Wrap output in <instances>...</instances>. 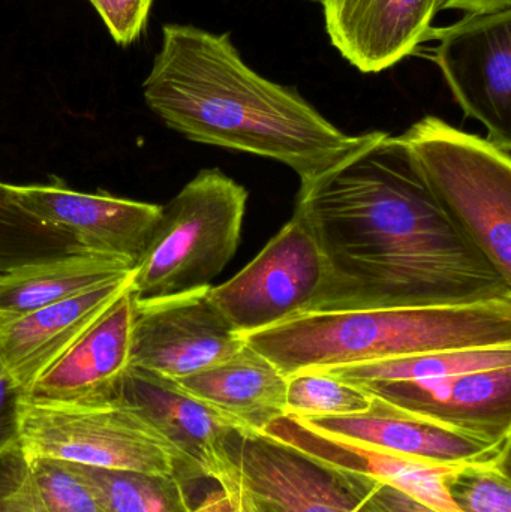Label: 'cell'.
<instances>
[{
    "mask_svg": "<svg viewBox=\"0 0 511 512\" xmlns=\"http://www.w3.org/2000/svg\"><path fill=\"white\" fill-rule=\"evenodd\" d=\"M18 450L26 462L53 459L87 468L197 481L182 451L143 409L122 396L105 402H45L21 396Z\"/></svg>",
    "mask_w": 511,
    "mask_h": 512,
    "instance_id": "cell-5",
    "label": "cell"
},
{
    "mask_svg": "<svg viewBox=\"0 0 511 512\" xmlns=\"http://www.w3.org/2000/svg\"><path fill=\"white\" fill-rule=\"evenodd\" d=\"M398 137L447 218L511 283V152L435 116Z\"/></svg>",
    "mask_w": 511,
    "mask_h": 512,
    "instance_id": "cell-4",
    "label": "cell"
},
{
    "mask_svg": "<svg viewBox=\"0 0 511 512\" xmlns=\"http://www.w3.org/2000/svg\"><path fill=\"white\" fill-rule=\"evenodd\" d=\"M104 21L111 38L119 45L140 38L155 0H89Z\"/></svg>",
    "mask_w": 511,
    "mask_h": 512,
    "instance_id": "cell-27",
    "label": "cell"
},
{
    "mask_svg": "<svg viewBox=\"0 0 511 512\" xmlns=\"http://www.w3.org/2000/svg\"><path fill=\"white\" fill-rule=\"evenodd\" d=\"M248 191L218 168L201 170L161 206L146 251L135 264V300H155L212 286L236 255Z\"/></svg>",
    "mask_w": 511,
    "mask_h": 512,
    "instance_id": "cell-6",
    "label": "cell"
},
{
    "mask_svg": "<svg viewBox=\"0 0 511 512\" xmlns=\"http://www.w3.org/2000/svg\"><path fill=\"white\" fill-rule=\"evenodd\" d=\"M0 512H8L5 510V507H3L2 501H0Z\"/></svg>",
    "mask_w": 511,
    "mask_h": 512,
    "instance_id": "cell-35",
    "label": "cell"
},
{
    "mask_svg": "<svg viewBox=\"0 0 511 512\" xmlns=\"http://www.w3.org/2000/svg\"><path fill=\"white\" fill-rule=\"evenodd\" d=\"M306 2L321 3L323 0H306Z\"/></svg>",
    "mask_w": 511,
    "mask_h": 512,
    "instance_id": "cell-36",
    "label": "cell"
},
{
    "mask_svg": "<svg viewBox=\"0 0 511 512\" xmlns=\"http://www.w3.org/2000/svg\"><path fill=\"white\" fill-rule=\"evenodd\" d=\"M506 8H511V0H449L444 6V9H459L465 14Z\"/></svg>",
    "mask_w": 511,
    "mask_h": 512,
    "instance_id": "cell-32",
    "label": "cell"
},
{
    "mask_svg": "<svg viewBox=\"0 0 511 512\" xmlns=\"http://www.w3.org/2000/svg\"><path fill=\"white\" fill-rule=\"evenodd\" d=\"M0 501L8 512H45L33 492L18 448L0 460Z\"/></svg>",
    "mask_w": 511,
    "mask_h": 512,
    "instance_id": "cell-29",
    "label": "cell"
},
{
    "mask_svg": "<svg viewBox=\"0 0 511 512\" xmlns=\"http://www.w3.org/2000/svg\"><path fill=\"white\" fill-rule=\"evenodd\" d=\"M132 285L32 385L24 396L45 402H105L120 396L132 366Z\"/></svg>",
    "mask_w": 511,
    "mask_h": 512,
    "instance_id": "cell-16",
    "label": "cell"
},
{
    "mask_svg": "<svg viewBox=\"0 0 511 512\" xmlns=\"http://www.w3.org/2000/svg\"><path fill=\"white\" fill-rule=\"evenodd\" d=\"M132 274L33 312L0 315V366L21 393L131 288Z\"/></svg>",
    "mask_w": 511,
    "mask_h": 512,
    "instance_id": "cell-14",
    "label": "cell"
},
{
    "mask_svg": "<svg viewBox=\"0 0 511 512\" xmlns=\"http://www.w3.org/2000/svg\"><path fill=\"white\" fill-rule=\"evenodd\" d=\"M506 366H511V348H468L425 352L356 366L333 367L324 372L348 384L363 385L422 382Z\"/></svg>",
    "mask_w": 511,
    "mask_h": 512,
    "instance_id": "cell-21",
    "label": "cell"
},
{
    "mask_svg": "<svg viewBox=\"0 0 511 512\" xmlns=\"http://www.w3.org/2000/svg\"><path fill=\"white\" fill-rule=\"evenodd\" d=\"M228 451L261 512H371L341 478L260 433L234 436Z\"/></svg>",
    "mask_w": 511,
    "mask_h": 512,
    "instance_id": "cell-15",
    "label": "cell"
},
{
    "mask_svg": "<svg viewBox=\"0 0 511 512\" xmlns=\"http://www.w3.org/2000/svg\"><path fill=\"white\" fill-rule=\"evenodd\" d=\"M83 252L71 234L36 218L0 182V273Z\"/></svg>",
    "mask_w": 511,
    "mask_h": 512,
    "instance_id": "cell-22",
    "label": "cell"
},
{
    "mask_svg": "<svg viewBox=\"0 0 511 512\" xmlns=\"http://www.w3.org/2000/svg\"><path fill=\"white\" fill-rule=\"evenodd\" d=\"M323 277L320 246L294 212L260 254L227 282L210 286L207 294L243 336L308 312Z\"/></svg>",
    "mask_w": 511,
    "mask_h": 512,
    "instance_id": "cell-8",
    "label": "cell"
},
{
    "mask_svg": "<svg viewBox=\"0 0 511 512\" xmlns=\"http://www.w3.org/2000/svg\"><path fill=\"white\" fill-rule=\"evenodd\" d=\"M449 493L462 512H511L509 459L459 469Z\"/></svg>",
    "mask_w": 511,
    "mask_h": 512,
    "instance_id": "cell-26",
    "label": "cell"
},
{
    "mask_svg": "<svg viewBox=\"0 0 511 512\" xmlns=\"http://www.w3.org/2000/svg\"><path fill=\"white\" fill-rule=\"evenodd\" d=\"M300 420L330 435L432 465L473 466L510 459L511 433L438 420L377 396L362 414Z\"/></svg>",
    "mask_w": 511,
    "mask_h": 512,
    "instance_id": "cell-10",
    "label": "cell"
},
{
    "mask_svg": "<svg viewBox=\"0 0 511 512\" xmlns=\"http://www.w3.org/2000/svg\"><path fill=\"white\" fill-rule=\"evenodd\" d=\"M176 382L257 433L285 414L287 376L246 343L227 360Z\"/></svg>",
    "mask_w": 511,
    "mask_h": 512,
    "instance_id": "cell-19",
    "label": "cell"
},
{
    "mask_svg": "<svg viewBox=\"0 0 511 512\" xmlns=\"http://www.w3.org/2000/svg\"><path fill=\"white\" fill-rule=\"evenodd\" d=\"M438 42L428 59L443 72L467 119L482 123L488 140L511 152V8L473 12L426 33Z\"/></svg>",
    "mask_w": 511,
    "mask_h": 512,
    "instance_id": "cell-7",
    "label": "cell"
},
{
    "mask_svg": "<svg viewBox=\"0 0 511 512\" xmlns=\"http://www.w3.org/2000/svg\"><path fill=\"white\" fill-rule=\"evenodd\" d=\"M447 2H449V0H434L435 14L444 11V6H446Z\"/></svg>",
    "mask_w": 511,
    "mask_h": 512,
    "instance_id": "cell-34",
    "label": "cell"
},
{
    "mask_svg": "<svg viewBox=\"0 0 511 512\" xmlns=\"http://www.w3.org/2000/svg\"><path fill=\"white\" fill-rule=\"evenodd\" d=\"M23 396L0 366V460L18 448V402Z\"/></svg>",
    "mask_w": 511,
    "mask_h": 512,
    "instance_id": "cell-30",
    "label": "cell"
},
{
    "mask_svg": "<svg viewBox=\"0 0 511 512\" xmlns=\"http://www.w3.org/2000/svg\"><path fill=\"white\" fill-rule=\"evenodd\" d=\"M324 277L306 313L511 301L507 282L455 227L398 135L365 149L297 192Z\"/></svg>",
    "mask_w": 511,
    "mask_h": 512,
    "instance_id": "cell-1",
    "label": "cell"
},
{
    "mask_svg": "<svg viewBox=\"0 0 511 512\" xmlns=\"http://www.w3.org/2000/svg\"><path fill=\"white\" fill-rule=\"evenodd\" d=\"M333 47L362 74L416 54L435 18L434 0H323Z\"/></svg>",
    "mask_w": 511,
    "mask_h": 512,
    "instance_id": "cell-17",
    "label": "cell"
},
{
    "mask_svg": "<svg viewBox=\"0 0 511 512\" xmlns=\"http://www.w3.org/2000/svg\"><path fill=\"white\" fill-rule=\"evenodd\" d=\"M18 203L32 215L74 237L86 252L113 256L135 267L161 215V206L74 191L63 180L11 185Z\"/></svg>",
    "mask_w": 511,
    "mask_h": 512,
    "instance_id": "cell-11",
    "label": "cell"
},
{
    "mask_svg": "<svg viewBox=\"0 0 511 512\" xmlns=\"http://www.w3.org/2000/svg\"><path fill=\"white\" fill-rule=\"evenodd\" d=\"M258 433L333 474L389 484L434 510L462 512L450 496L449 481L465 466L432 465L408 459L314 429L293 415L275 418Z\"/></svg>",
    "mask_w": 511,
    "mask_h": 512,
    "instance_id": "cell-12",
    "label": "cell"
},
{
    "mask_svg": "<svg viewBox=\"0 0 511 512\" xmlns=\"http://www.w3.org/2000/svg\"><path fill=\"white\" fill-rule=\"evenodd\" d=\"M333 474V472H332ZM341 478L342 483L356 493L363 507L371 512H440L417 501L413 496L368 478L348 477V475L335 474Z\"/></svg>",
    "mask_w": 511,
    "mask_h": 512,
    "instance_id": "cell-28",
    "label": "cell"
},
{
    "mask_svg": "<svg viewBox=\"0 0 511 512\" xmlns=\"http://www.w3.org/2000/svg\"><path fill=\"white\" fill-rule=\"evenodd\" d=\"M24 463L33 492L45 512H108L92 484L72 463L53 459Z\"/></svg>",
    "mask_w": 511,
    "mask_h": 512,
    "instance_id": "cell-25",
    "label": "cell"
},
{
    "mask_svg": "<svg viewBox=\"0 0 511 512\" xmlns=\"http://www.w3.org/2000/svg\"><path fill=\"white\" fill-rule=\"evenodd\" d=\"M150 110L188 140L287 165L300 188L317 182L381 131L345 134L293 87L246 65L228 33L165 24L143 83Z\"/></svg>",
    "mask_w": 511,
    "mask_h": 512,
    "instance_id": "cell-2",
    "label": "cell"
},
{
    "mask_svg": "<svg viewBox=\"0 0 511 512\" xmlns=\"http://www.w3.org/2000/svg\"><path fill=\"white\" fill-rule=\"evenodd\" d=\"M215 483L227 493L231 512H261L231 457L225 468L215 478Z\"/></svg>",
    "mask_w": 511,
    "mask_h": 512,
    "instance_id": "cell-31",
    "label": "cell"
},
{
    "mask_svg": "<svg viewBox=\"0 0 511 512\" xmlns=\"http://www.w3.org/2000/svg\"><path fill=\"white\" fill-rule=\"evenodd\" d=\"M374 396L324 370H305L287 378L285 414L299 418L344 417L371 408Z\"/></svg>",
    "mask_w": 511,
    "mask_h": 512,
    "instance_id": "cell-24",
    "label": "cell"
},
{
    "mask_svg": "<svg viewBox=\"0 0 511 512\" xmlns=\"http://www.w3.org/2000/svg\"><path fill=\"white\" fill-rule=\"evenodd\" d=\"M120 396L147 417L182 451L197 480L215 481L230 460L231 439L257 433L189 394L179 382L129 367Z\"/></svg>",
    "mask_w": 511,
    "mask_h": 512,
    "instance_id": "cell-13",
    "label": "cell"
},
{
    "mask_svg": "<svg viewBox=\"0 0 511 512\" xmlns=\"http://www.w3.org/2000/svg\"><path fill=\"white\" fill-rule=\"evenodd\" d=\"M132 271L134 267L122 259L92 252L5 271L0 273V315H21L51 306Z\"/></svg>",
    "mask_w": 511,
    "mask_h": 512,
    "instance_id": "cell-20",
    "label": "cell"
},
{
    "mask_svg": "<svg viewBox=\"0 0 511 512\" xmlns=\"http://www.w3.org/2000/svg\"><path fill=\"white\" fill-rule=\"evenodd\" d=\"M75 466L108 512H194L183 478Z\"/></svg>",
    "mask_w": 511,
    "mask_h": 512,
    "instance_id": "cell-23",
    "label": "cell"
},
{
    "mask_svg": "<svg viewBox=\"0 0 511 512\" xmlns=\"http://www.w3.org/2000/svg\"><path fill=\"white\" fill-rule=\"evenodd\" d=\"M240 337L288 378L425 352L511 348V301L302 313Z\"/></svg>",
    "mask_w": 511,
    "mask_h": 512,
    "instance_id": "cell-3",
    "label": "cell"
},
{
    "mask_svg": "<svg viewBox=\"0 0 511 512\" xmlns=\"http://www.w3.org/2000/svg\"><path fill=\"white\" fill-rule=\"evenodd\" d=\"M357 387L438 420L511 433V366L422 382H381Z\"/></svg>",
    "mask_w": 511,
    "mask_h": 512,
    "instance_id": "cell-18",
    "label": "cell"
},
{
    "mask_svg": "<svg viewBox=\"0 0 511 512\" xmlns=\"http://www.w3.org/2000/svg\"><path fill=\"white\" fill-rule=\"evenodd\" d=\"M194 512H231L230 499L227 493L218 486V489L207 493L206 498L195 505Z\"/></svg>",
    "mask_w": 511,
    "mask_h": 512,
    "instance_id": "cell-33",
    "label": "cell"
},
{
    "mask_svg": "<svg viewBox=\"0 0 511 512\" xmlns=\"http://www.w3.org/2000/svg\"><path fill=\"white\" fill-rule=\"evenodd\" d=\"M207 291L135 300L132 366L179 381L239 351L245 342Z\"/></svg>",
    "mask_w": 511,
    "mask_h": 512,
    "instance_id": "cell-9",
    "label": "cell"
}]
</instances>
